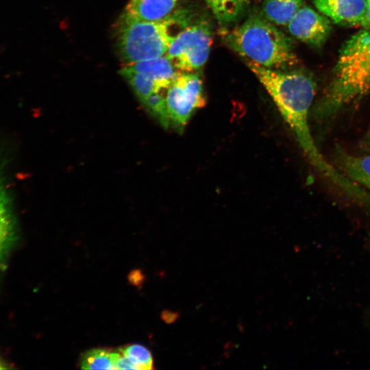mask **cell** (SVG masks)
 Returning <instances> with one entry per match:
<instances>
[{"mask_svg":"<svg viewBox=\"0 0 370 370\" xmlns=\"http://www.w3.org/2000/svg\"><path fill=\"white\" fill-rule=\"evenodd\" d=\"M367 18L369 24L370 25V0H367Z\"/></svg>","mask_w":370,"mask_h":370,"instance_id":"7402d4cb","label":"cell"},{"mask_svg":"<svg viewBox=\"0 0 370 370\" xmlns=\"http://www.w3.org/2000/svg\"><path fill=\"white\" fill-rule=\"evenodd\" d=\"M123 66L151 76L166 88L181 73L175 69L166 54L154 59L125 64Z\"/></svg>","mask_w":370,"mask_h":370,"instance_id":"30bf717a","label":"cell"},{"mask_svg":"<svg viewBox=\"0 0 370 370\" xmlns=\"http://www.w3.org/2000/svg\"><path fill=\"white\" fill-rule=\"evenodd\" d=\"M370 92V31L361 29L340 48L331 80L315 115L327 121L343 107Z\"/></svg>","mask_w":370,"mask_h":370,"instance_id":"7a4b0ae2","label":"cell"},{"mask_svg":"<svg viewBox=\"0 0 370 370\" xmlns=\"http://www.w3.org/2000/svg\"><path fill=\"white\" fill-rule=\"evenodd\" d=\"M224 36L230 48L264 67L288 71L298 62L292 40L262 15H251Z\"/></svg>","mask_w":370,"mask_h":370,"instance_id":"3957f363","label":"cell"},{"mask_svg":"<svg viewBox=\"0 0 370 370\" xmlns=\"http://www.w3.org/2000/svg\"><path fill=\"white\" fill-rule=\"evenodd\" d=\"M140 102L151 116L156 119L164 129L169 128L165 97L160 92L149 95Z\"/></svg>","mask_w":370,"mask_h":370,"instance_id":"e0dca14e","label":"cell"},{"mask_svg":"<svg viewBox=\"0 0 370 370\" xmlns=\"http://www.w3.org/2000/svg\"><path fill=\"white\" fill-rule=\"evenodd\" d=\"M245 62L273 99L312 165L336 186H343L346 177L323 158L310 132L308 115L316 93L314 80L299 71L269 69L247 60Z\"/></svg>","mask_w":370,"mask_h":370,"instance_id":"6da1fadb","label":"cell"},{"mask_svg":"<svg viewBox=\"0 0 370 370\" xmlns=\"http://www.w3.org/2000/svg\"><path fill=\"white\" fill-rule=\"evenodd\" d=\"M119 73L128 82L140 101L166 88L151 76L123 66Z\"/></svg>","mask_w":370,"mask_h":370,"instance_id":"9a60e30c","label":"cell"},{"mask_svg":"<svg viewBox=\"0 0 370 370\" xmlns=\"http://www.w3.org/2000/svg\"><path fill=\"white\" fill-rule=\"evenodd\" d=\"M112 350L108 348H94L84 352L79 358L83 369H114Z\"/></svg>","mask_w":370,"mask_h":370,"instance_id":"2e32d148","label":"cell"},{"mask_svg":"<svg viewBox=\"0 0 370 370\" xmlns=\"http://www.w3.org/2000/svg\"><path fill=\"white\" fill-rule=\"evenodd\" d=\"M164 97L169 128L180 133L206 101L202 80L193 72H181L167 88Z\"/></svg>","mask_w":370,"mask_h":370,"instance_id":"8992f818","label":"cell"},{"mask_svg":"<svg viewBox=\"0 0 370 370\" xmlns=\"http://www.w3.org/2000/svg\"><path fill=\"white\" fill-rule=\"evenodd\" d=\"M14 239L10 199L0 171V268Z\"/></svg>","mask_w":370,"mask_h":370,"instance_id":"8fae6325","label":"cell"},{"mask_svg":"<svg viewBox=\"0 0 370 370\" xmlns=\"http://www.w3.org/2000/svg\"><path fill=\"white\" fill-rule=\"evenodd\" d=\"M127 279L131 284L140 287L145 282V276L141 270L134 269L129 273Z\"/></svg>","mask_w":370,"mask_h":370,"instance_id":"ffe728a7","label":"cell"},{"mask_svg":"<svg viewBox=\"0 0 370 370\" xmlns=\"http://www.w3.org/2000/svg\"><path fill=\"white\" fill-rule=\"evenodd\" d=\"M303 3L304 0H264L262 15L275 25H287Z\"/></svg>","mask_w":370,"mask_h":370,"instance_id":"4fadbf2b","label":"cell"},{"mask_svg":"<svg viewBox=\"0 0 370 370\" xmlns=\"http://www.w3.org/2000/svg\"><path fill=\"white\" fill-rule=\"evenodd\" d=\"M112 358L114 369H138L136 365L119 349L112 351Z\"/></svg>","mask_w":370,"mask_h":370,"instance_id":"d6986e66","label":"cell"},{"mask_svg":"<svg viewBox=\"0 0 370 370\" xmlns=\"http://www.w3.org/2000/svg\"><path fill=\"white\" fill-rule=\"evenodd\" d=\"M338 161L346 177L370 190V155L354 156L341 151Z\"/></svg>","mask_w":370,"mask_h":370,"instance_id":"7c38bea8","label":"cell"},{"mask_svg":"<svg viewBox=\"0 0 370 370\" xmlns=\"http://www.w3.org/2000/svg\"><path fill=\"white\" fill-rule=\"evenodd\" d=\"M177 0H130L124 15L145 21H159L173 14Z\"/></svg>","mask_w":370,"mask_h":370,"instance_id":"9c48e42d","label":"cell"},{"mask_svg":"<svg viewBox=\"0 0 370 370\" xmlns=\"http://www.w3.org/2000/svg\"><path fill=\"white\" fill-rule=\"evenodd\" d=\"M217 21L223 25L238 22L247 12L250 0H206Z\"/></svg>","mask_w":370,"mask_h":370,"instance_id":"5bb4252c","label":"cell"},{"mask_svg":"<svg viewBox=\"0 0 370 370\" xmlns=\"http://www.w3.org/2000/svg\"><path fill=\"white\" fill-rule=\"evenodd\" d=\"M4 369V367L1 365V364L0 363V369Z\"/></svg>","mask_w":370,"mask_h":370,"instance_id":"603a6c76","label":"cell"},{"mask_svg":"<svg viewBox=\"0 0 370 370\" xmlns=\"http://www.w3.org/2000/svg\"><path fill=\"white\" fill-rule=\"evenodd\" d=\"M212 43L210 24L205 20L198 21L176 35L166 55L177 71L193 73L206 62Z\"/></svg>","mask_w":370,"mask_h":370,"instance_id":"5b68a950","label":"cell"},{"mask_svg":"<svg viewBox=\"0 0 370 370\" xmlns=\"http://www.w3.org/2000/svg\"><path fill=\"white\" fill-rule=\"evenodd\" d=\"M289 34L312 47H320L329 38L330 20L312 8L302 5L287 24Z\"/></svg>","mask_w":370,"mask_h":370,"instance_id":"52a82bcc","label":"cell"},{"mask_svg":"<svg viewBox=\"0 0 370 370\" xmlns=\"http://www.w3.org/2000/svg\"><path fill=\"white\" fill-rule=\"evenodd\" d=\"M119 349L136 365L138 370L153 369V356L145 347L139 344H130Z\"/></svg>","mask_w":370,"mask_h":370,"instance_id":"ac0fdd59","label":"cell"},{"mask_svg":"<svg viewBox=\"0 0 370 370\" xmlns=\"http://www.w3.org/2000/svg\"><path fill=\"white\" fill-rule=\"evenodd\" d=\"M318 11L336 24L368 25L367 0H312Z\"/></svg>","mask_w":370,"mask_h":370,"instance_id":"ba28073f","label":"cell"},{"mask_svg":"<svg viewBox=\"0 0 370 370\" xmlns=\"http://www.w3.org/2000/svg\"><path fill=\"white\" fill-rule=\"evenodd\" d=\"M179 317L180 312L171 311L169 310H164L161 313V319L168 324L174 323Z\"/></svg>","mask_w":370,"mask_h":370,"instance_id":"44dd1931","label":"cell"},{"mask_svg":"<svg viewBox=\"0 0 370 370\" xmlns=\"http://www.w3.org/2000/svg\"><path fill=\"white\" fill-rule=\"evenodd\" d=\"M184 13H176L159 21L137 20L123 14L118 28V49L125 64L164 56L177 34L176 27H186Z\"/></svg>","mask_w":370,"mask_h":370,"instance_id":"277c9868","label":"cell"}]
</instances>
